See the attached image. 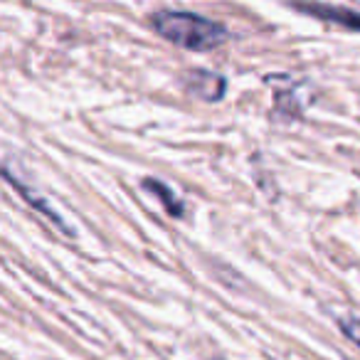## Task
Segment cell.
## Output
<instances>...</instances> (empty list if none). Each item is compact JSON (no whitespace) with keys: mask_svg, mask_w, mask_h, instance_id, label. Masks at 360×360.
Listing matches in <instances>:
<instances>
[{"mask_svg":"<svg viewBox=\"0 0 360 360\" xmlns=\"http://www.w3.org/2000/svg\"><path fill=\"white\" fill-rule=\"evenodd\" d=\"M3 175H6V180H8V183H11V186H15V188H18V193H20L22 198H25V202H30V205L35 207V210H40L42 215L47 217V220H50V222H55V225L60 227V230H65L67 235H75V230H72V227L67 225L65 220H62V215H60V212H55L50 205H47V200H42V195H37V193H32L27 186H22L20 180H18L15 175H13L8 168L3 170Z\"/></svg>","mask_w":360,"mask_h":360,"instance_id":"cell-4","label":"cell"},{"mask_svg":"<svg viewBox=\"0 0 360 360\" xmlns=\"http://www.w3.org/2000/svg\"><path fill=\"white\" fill-rule=\"evenodd\" d=\"M338 328L343 330L345 338L353 340V343L360 348V316H340Z\"/></svg>","mask_w":360,"mask_h":360,"instance_id":"cell-6","label":"cell"},{"mask_svg":"<svg viewBox=\"0 0 360 360\" xmlns=\"http://www.w3.org/2000/svg\"><path fill=\"white\" fill-rule=\"evenodd\" d=\"M299 11L309 13V15H316L321 20H328L333 25L348 27V30H358L360 32V13H353L350 8H340V6H323V3H311V6H304L299 3Z\"/></svg>","mask_w":360,"mask_h":360,"instance_id":"cell-3","label":"cell"},{"mask_svg":"<svg viewBox=\"0 0 360 360\" xmlns=\"http://www.w3.org/2000/svg\"><path fill=\"white\" fill-rule=\"evenodd\" d=\"M143 188L158 198L160 205L165 207V212H168L170 217H183V212H186V205L180 202V198L175 195V193L170 191L165 183H160V180H155V178H146L143 180Z\"/></svg>","mask_w":360,"mask_h":360,"instance_id":"cell-5","label":"cell"},{"mask_svg":"<svg viewBox=\"0 0 360 360\" xmlns=\"http://www.w3.org/2000/svg\"><path fill=\"white\" fill-rule=\"evenodd\" d=\"M150 25L168 42L193 52L215 50V47L225 45V40L230 37L222 22L186 11H158L150 15Z\"/></svg>","mask_w":360,"mask_h":360,"instance_id":"cell-1","label":"cell"},{"mask_svg":"<svg viewBox=\"0 0 360 360\" xmlns=\"http://www.w3.org/2000/svg\"><path fill=\"white\" fill-rule=\"evenodd\" d=\"M183 84H186V89L191 91L193 96L205 99V101L222 99L227 91L225 77L215 75V72H207V70H191L183 77Z\"/></svg>","mask_w":360,"mask_h":360,"instance_id":"cell-2","label":"cell"},{"mask_svg":"<svg viewBox=\"0 0 360 360\" xmlns=\"http://www.w3.org/2000/svg\"><path fill=\"white\" fill-rule=\"evenodd\" d=\"M210 360H225V358H220V355H215V358H210Z\"/></svg>","mask_w":360,"mask_h":360,"instance_id":"cell-7","label":"cell"}]
</instances>
